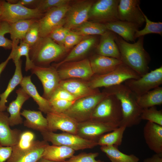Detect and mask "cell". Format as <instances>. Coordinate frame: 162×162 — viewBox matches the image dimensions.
Returning <instances> with one entry per match:
<instances>
[{
	"label": "cell",
	"instance_id": "cell-13",
	"mask_svg": "<svg viewBox=\"0 0 162 162\" xmlns=\"http://www.w3.org/2000/svg\"><path fill=\"white\" fill-rule=\"evenodd\" d=\"M69 6L68 4L52 8L38 20L40 37L48 36L54 29L64 26L65 17Z\"/></svg>",
	"mask_w": 162,
	"mask_h": 162
},
{
	"label": "cell",
	"instance_id": "cell-53",
	"mask_svg": "<svg viewBox=\"0 0 162 162\" xmlns=\"http://www.w3.org/2000/svg\"><path fill=\"white\" fill-rule=\"evenodd\" d=\"M2 13V9L1 6H0V17Z\"/></svg>",
	"mask_w": 162,
	"mask_h": 162
},
{
	"label": "cell",
	"instance_id": "cell-49",
	"mask_svg": "<svg viewBox=\"0 0 162 162\" xmlns=\"http://www.w3.org/2000/svg\"><path fill=\"white\" fill-rule=\"evenodd\" d=\"M12 147L4 146L0 144V162H4L10 157Z\"/></svg>",
	"mask_w": 162,
	"mask_h": 162
},
{
	"label": "cell",
	"instance_id": "cell-6",
	"mask_svg": "<svg viewBox=\"0 0 162 162\" xmlns=\"http://www.w3.org/2000/svg\"><path fill=\"white\" fill-rule=\"evenodd\" d=\"M109 93L100 92L77 99L63 113L78 123L90 120L97 105L110 95Z\"/></svg>",
	"mask_w": 162,
	"mask_h": 162
},
{
	"label": "cell",
	"instance_id": "cell-14",
	"mask_svg": "<svg viewBox=\"0 0 162 162\" xmlns=\"http://www.w3.org/2000/svg\"><path fill=\"white\" fill-rule=\"evenodd\" d=\"M31 70L32 74H35L41 82L44 89L43 97L48 100L58 87L61 80L57 69L54 66L34 65Z\"/></svg>",
	"mask_w": 162,
	"mask_h": 162
},
{
	"label": "cell",
	"instance_id": "cell-9",
	"mask_svg": "<svg viewBox=\"0 0 162 162\" xmlns=\"http://www.w3.org/2000/svg\"><path fill=\"white\" fill-rule=\"evenodd\" d=\"M124 82L136 97L141 96L162 84V66L148 72L138 79H129Z\"/></svg>",
	"mask_w": 162,
	"mask_h": 162
},
{
	"label": "cell",
	"instance_id": "cell-11",
	"mask_svg": "<svg viewBox=\"0 0 162 162\" xmlns=\"http://www.w3.org/2000/svg\"><path fill=\"white\" fill-rule=\"evenodd\" d=\"M119 0L95 1L90 9L88 20L103 24L119 20Z\"/></svg>",
	"mask_w": 162,
	"mask_h": 162
},
{
	"label": "cell",
	"instance_id": "cell-27",
	"mask_svg": "<svg viewBox=\"0 0 162 162\" xmlns=\"http://www.w3.org/2000/svg\"><path fill=\"white\" fill-rule=\"evenodd\" d=\"M21 115L26 119L23 123L26 127L40 133L47 130V120L40 111L24 110L21 112Z\"/></svg>",
	"mask_w": 162,
	"mask_h": 162
},
{
	"label": "cell",
	"instance_id": "cell-43",
	"mask_svg": "<svg viewBox=\"0 0 162 162\" xmlns=\"http://www.w3.org/2000/svg\"><path fill=\"white\" fill-rule=\"evenodd\" d=\"M10 33V24L5 21H0V47L6 49H11L12 42L5 37V34Z\"/></svg>",
	"mask_w": 162,
	"mask_h": 162
},
{
	"label": "cell",
	"instance_id": "cell-18",
	"mask_svg": "<svg viewBox=\"0 0 162 162\" xmlns=\"http://www.w3.org/2000/svg\"><path fill=\"white\" fill-rule=\"evenodd\" d=\"M97 36L98 35L85 37L74 46L63 60L56 64L55 66H54L56 68L65 63L76 61L82 57L93 48L95 47L96 48L99 40H98Z\"/></svg>",
	"mask_w": 162,
	"mask_h": 162
},
{
	"label": "cell",
	"instance_id": "cell-40",
	"mask_svg": "<svg viewBox=\"0 0 162 162\" xmlns=\"http://www.w3.org/2000/svg\"><path fill=\"white\" fill-rule=\"evenodd\" d=\"M69 0H39L36 8L43 14L57 7L69 4Z\"/></svg>",
	"mask_w": 162,
	"mask_h": 162
},
{
	"label": "cell",
	"instance_id": "cell-3",
	"mask_svg": "<svg viewBox=\"0 0 162 162\" xmlns=\"http://www.w3.org/2000/svg\"><path fill=\"white\" fill-rule=\"evenodd\" d=\"M67 51L64 46L57 44L49 36L40 37L30 47L29 57L34 65L46 67L59 59Z\"/></svg>",
	"mask_w": 162,
	"mask_h": 162
},
{
	"label": "cell",
	"instance_id": "cell-48",
	"mask_svg": "<svg viewBox=\"0 0 162 162\" xmlns=\"http://www.w3.org/2000/svg\"><path fill=\"white\" fill-rule=\"evenodd\" d=\"M39 0H10L7 2L11 3H18L31 9L36 8Z\"/></svg>",
	"mask_w": 162,
	"mask_h": 162
},
{
	"label": "cell",
	"instance_id": "cell-5",
	"mask_svg": "<svg viewBox=\"0 0 162 162\" xmlns=\"http://www.w3.org/2000/svg\"><path fill=\"white\" fill-rule=\"evenodd\" d=\"M110 94L97 105L90 119L118 127L122 118L121 103L116 96Z\"/></svg>",
	"mask_w": 162,
	"mask_h": 162
},
{
	"label": "cell",
	"instance_id": "cell-28",
	"mask_svg": "<svg viewBox=\"0 0 162 162\" xmlns=\"http://www.w3.org/2000/svg\"><path fill=\"white\" fill-rule=\"evenodd\" d=\"M75 151L64 146L50 145L46 146L41 158L57 162H64L74 155Z\"/></svg>",
	"mask_w": 162,
	"mask_h": 162
},
{
	"label": "cell",
	"instance_id": "cell-45",
	"mask_svg": "<svg viewBox=\"0 0 162 162\" xmlns=\"http://www.w3.org/2000/svg\"><path fill=\"white\" fill-rule=\"evenodd\" d=\"M52 109V112L63 113L68 109L75 101L61 99L49 100Z\"/></svg>",
	"mask_w": 162,
	"mask_h": 162
},
{
	"label": "cell",
	"instance_id": "cell-19",
	"mask_svg": "<svg viewBox=\"0 0 162 162\" xmlns=\"http://www.w3.org/2000/svg\"><path fill=\"white\" fill-rule=\"evenodd\" d=\"M8 114L0 111V144L12 147L18 142L22 131L10 128Z\"/></svg>",
	"mask_w": 162,
	"mask_h": 162
},
{
	"label": "cell",
	"instance_id": "cell-29",
	"mask_svg": "<svg viewBox=\"0 0 162 162\" xmlns=\"http://www.w3.org/2000/svg\"><path fill=\"white\" fill-rule=\"evenodd\" d=\"M21 59L14 62L15 69L14 75L10 79L5 91L0 94V111L4 112L7 108L6 104L7 98L16 87L20 84L23 77L22 71Z\"/></svg>",
	"mask_w": 162,
	"mask_h": 162
},
{
	"label": "cell",
	"instance_id": "cell-32",
	"mask_svg": "<svg viewBox=\"0 0 162 162\" xmlns=\"http://www.w3.org/2000/svg\"><path fill=\"white\" fill-rule=\"evenodd\" d=\"M37 20H22L10 24V34L12 46L18 45L22 40L31 26Z\"/></svg>",
	"mask_w": 162,
	"mask_h": 162
},
{
	"label": "cell",
	"instance_id": "cell-50",
	"mask_svg": "<svg viewBox=\"0 0 162 162\" xmlns=\"http://www.w3.org/2000/svg\"><path fill=\"white\" fill-rule=\"evenodd\" d=\"M143 162H162V154H155L151 157L145 159Z\"/></svg>",
	"mask_w": 162,
	"mask_h": 162
},
{
	"label": "cell",
	"instance_id": "cell-1",
	"mask_svg": "<svg viewBox=\"0 0 162 162\" xmlns=\"http://www.w3.org/2000/svg\"><path fill=\"white\" fill-rule=\"evenodd\" d=\"M138 38L137 41L130 43L116 34L115 41L122 62L141 76L148 72L151 59L144 47V36Z\"/></svg>",
	"mask_w": 162,
	"mask_h": 162
},
{
	"label": "cell",
	"instance_id": "cell-17",
	"mask_svg": "<svg viewBox=\"0 0 162 162\" xmlns=\"http://www.w3.org/2000/svg\"><path fill=\"white\" fill-rule=\"evenodd\" d=\"M46 118L48 130L54 132L59 130L76 135L78 123L65 114L50 112L46 114Z\"/></svg>",
	"mask_w": 162,
	"mask_h": 162
},
{
	"label": "cell",
	"instance_id": "cell-33",
	"mask_svg": "<svg viewBox=\"0 0 162 162\" xmlns=\"http://www.w3.org/2000/svg\"><path fill=\"white\" fill-rule=\"evenodd\" d=\"M137 103L142 109L160 105L162 104V87H158L136 97Z\"/></svg>",
	"mask_w": 162,
	"mask_h": 162
},
{
	"label": "cell",
	"instance_id": "cell-10",
	"mask_svg": "<svg viewBox=\"0 0 162 162\" xmlns=\"http://www.w3.org/2000/svg\"><path fill=\"white\" fill-rule=\"evenodd\" d=\"M56 69L61 80L80 79L88 81L94 75L88 58L66 62Z\"/></svg>",
	"mask_w": 162,
	"mask_h": 162
},
{
	"label": "cell",
	"instance_id": "cell-31",
	"mask_svg": "<svg viewBox=\"0 0 162 162\" xmlns=\"http://www.w3.org/2000/svg\"><path fill=\"white\" fill-rule=\"evenodd\" d=\"M48 144V142L44 140H38L32 149L17 156L10 157L7 162H37L42 158L45 149Z\"/></svg>",
	"mask_w": 162,
	"mask_h": 162
},
{
	"label": "cell",
	"instance_id": "cell-37",
	"mask_svg": "<svg viewBox=\"0 0 162 162\" xmlns=\"http://www.w3.org/2000/svg\"><path fill=\"white\" fill-rule=\"evenodd\" d=\"M84 37L101 35L107 30L104 24L87 21L77 28L72 30Z\"/></svg>",
	"mask_w": 162,
	"mask_h": 162
},
{
	"label": "cell",
	"instance_id": "cell-21",
	"mask_svg": "<svg viewBox=\"0 0 162 162\" xmlns=\"http://www.w3.org/2000/svg\"><path fill=\"white\" fill-rule=\"evenodd\" d=\"M145 142L155 154H162V126L147 122L143 129Z\"/></svg>",
	"mask_w": 162,
	"mask_h": 162
},
{
	"label": "cell",
	"instance_id": "cell-25",
	"mask_svg": "<svg viewBox=\"0 0 162 162\" xmlns=\"http://www.w3.org/2000/svg\"><path fill=\"white\" fill-rule=\"evenodd\" d=\"M17 97L7 107V110L9 113V117L10 126H14L23 123L20 110L24 103L30 98V96L21 87L16 91Z\"/></svg>",
	"mask_w": 162,
	"mask_h": 162
},
{
	"label": "cell",
	"instance_id": "cell-51",
	"mask_svg": "<svg viewBox=\"0 0 162 162\" xmlns=\"http://www.w3.org/2000/svg\"><path fill=\"white\" fill-rule=\"evenodd\" d=\"M10 60L8 57L4 61L0 64V75L6 67Z\"/></svg>",
	"mask_w": 162,
	"mask_h": 162
},
{
	"label": "cell",
	"instance_id": "cell-24",
	"mask_svg": "<svg viewBox=\"0 0 162 162\" xmlns=\"http://www.w3.org/2000/svg\"><path fill=\"white\" fill-rule=\"evenodd\" d=\"M94 75H100L115 70L122 63L120 59L96 54L89 59Z\"/></svg>",
	"mask_w": 162,
	"mask_h": 162
},
{
	"label": "cell",
	"instance_id": "cell-39",
	"mask_svg": "<svg viewBox=\"0 0 162 162\" xmlns=\"http://www.w3.org/2000/svg\"><path fill=\"white\" fill-rule=\"evenodd\" d=\"M141 119L162 126V110H158L155 106L143 109Z\"/></svg>",
	"mask_w": 162,
	"mask_h": 162
},
{
	"label": "cell",
	"instance_id": "cell-35",
	"mask_svg": "<svg viewBox=\"0 0 162 162\" xmlns=\"http://www.w3.org/2000/svg\"><path fill=\"white\" fill-rule=\"evenodd\" d=\"M100 149L105 153L111 162H139V158L134 154H125L116 147L111 146H101Z\"/></svg>",
	"mask_w": 162,
	"mask_h": 162
},
{
	"label": "cell",
	"instance_id": "cell-4",
	"mask_svg": "<svg viewBox=\"0 0 162 162\" xmlns=\"http://www.w3.org/2000/svg\"><path fill=\"white\" fill-rule=\"evenodd\" d=\"M141 76L123 63L120 64L115 70L107 74L94 75L87 81L88 86L92 89L105 88L122 83L130 79H137Z\"/></svg>",
	"mask_w": 162,
	"mask_h": 162
},
{
	"label": "cell",
	"instance_id": "cell-34",
	"mask_svg": "<svg viewBox=\"0 0 162 162\" xmlns=\"http://www.w3.org/2000/svg\"><path fill=\"white\" fill-rule=\"evenodd\" d=\"M30 46L28 44L20 41L18 45L12 46L11 52L8 57L10 60L12 59L14 62L21 59V56L26 57L25 70L27 71L31 70L34 66L30 58Z\"/></svg>",
	"mask_w": 162,
	"mask_h": 162
},
{
	"label": "cell",
	"instance_id": "cell-20",
	"mask_svg": "<svg viewBox=\"0 0 162 162\" xmlns=\"http://www.w3.org/2000/svg\"><path fill=\"white\" fill-rule=\"evenodd\" d=\"M116 34L108 30L100 36L95 49L97 54L120 59V52L115 41Z\"/></svg>",
	"mask_w": 162,
	"mask_h": 162
},
{
	"label": "cell",
	"instance_id": "cell-54",
	"mask_svg": "<svg viewBox=\"0 0 162 162\" xmlns=\"http://www.w3.org/2000/svg\"><path fill=\"white\" fill-rule=\"evenodd\" d=\"M2 1H0V6H1V5Z\"/></svg>",
	"mask_w": 162,
	"mask_h": 162
},
{
	"label": "cell",
	"instance_id": "cell-36",
	"mask_svg": "<svg viewBox=\"0 0 162 162\" xmlns=\"http://www.w3.org/2000/svg\"><path fill=\"white\" fill-rule=\"evenodd\" d=\"M126 128L124 126H118L110 132L104 134L98 140V145L114 146L118 148L122 143L124 133Z\"/></svg>",
	"mask_w": 162,
	"mask_h": 162
},
{
	"label": "cell",
	"instance_id": "cell-16",
	"mask_svg": "<svg viewBox=\"0 0 162 162\" xmlns=\"http://www.w3.org/2000/svg\"><path fill=\"white\" fill-rule=\"evenodd\" d=\"M139 0H119L118 6L119 20L131 22L141 27L145 22L144 13Z\"/></svg>",
	"mask_w": 162,
	"mask_h": 162
},
{
	"label": "cell",
	"instance_id": "cell-26",
	"mask_svg": "<svg viewBox=\"0 0 162 162\" xmlns=\"http://www.w3.org/2000/svg\"><path fill=\"white\" fill-rule=\"evenodd\" d=\"M31 77L30 76L23 77L20 84L21 87L36 102L40 111L46 114L51 112L49 101L39 94L35 86L32 82Z\"/></svg>",
	"mask_w": 162,
	"mask_h": 162
},
{
	"label": "cell",
	"instance_id": "cell-2",
	"mask_svg": "<svg viewBox=\"0 0 162 162\" xmlns=\"http://www.w3.org/2000/svg\"><path fill=\"white\" fill-rule=\"evenodd\" d=\"M103 92L115 95L120 101L122 118L119 126L127 128L140 123L143 109L137 103L136 96L124 84L122 83L106 88Z\"/></svg>",
	"mask_w": 162,
	"mask_h": 162
},
{
	"label": "cell",
	"instance_id": "cell-52",
	"mask_svg": "<svg viewBox=\"0 0 162 162\" xmlns=\"http://www.w3.org/2000/svg\"><path fill=\"white\" fill-rule=\"evenodd\" d=\"M37 162H57L54 161L43 158H40Z\"/></svg>",
	"mask_w": 162,
	"mask_h": 162
},
{
	"label": "cell",
	"instance_id": "cell-47",
	"mask_svg": "<svg viewBox=\"0 0 162 162\" xmlns=\"http://www.w3.org/2000/svg\"><path fill=\"white\" fill-rule=\"evenodd\" d=\"M77 98L65 89L58 86L52 95L49 100L61 99L75 101Z\"/></svg>",
	"mask_w": 162,
	"mask_h": 162
},
{
	"label": "cell",
	"instance_id": "cell-42",
	"mask_svg": "<svg viewBox=\"0 0 162 162\" xmlns=\"http://www.w3.org/2000/svg\"><path fill=\"white\" fill-rule=\"evenodd\" d=\"M99 155L98 152L81 153L77 155H74L64 162H104L100 160L96 159Z\"/></svg>",
	"mask_w": 162,
	"mask_h": 162
},
{
	"label": "cell",
	"instance_id": "cell-38",
	"mask_svg": "<svg viewBox=\"0 0 162 162\" xmlns=\"http://www.w3.org/2000/svg\"><path fill=\"white\" fill-rule=\"evenodd\" d=\"M144 16L146 22L145 26L142 29L139 30L136 32L134 36L135 39L136 40L140 37L150 34H156L162 35V22L151 21L144 14Z\"/></svg>",
	"mask_w": 162,
	"mask_h": 162
},
{
	"label": "cell",
	"instance_id": "cell-12",
	"mask_svg": "<svg viewBox=\"0 0 162 162\" xmlns=\"http://www.w3.org/2000/svg\"><path fill=\"white\" fill-rule=\"evenodd\" d=\"M95 1L79 0L70 5L65 17L63 26L73 30L88 21L90 9Z\"/></svg>",
	"mask_w": 162,
	"mask_h": 162
},
{
	"label": "cell",
	"instance_id": "cell-22",
	"mask_svg": "<svg viewBox=\"0 0 162 162\" xmlns=\"http://www.w3.org/2000/svg\"><path fill=\"white\" fill-rule=\"evenodd\" d=\"M104 24L107 30L114 33L128 42H135V34L140 27L136 24L119 20Z\"/></svg>",
	"mask_w": 162,
	"mask_h": 162
},
{
	"label": "cell",
	"instance_id": "cell-41",
	"mask_svg": "<svg viewBox=\"0 0 162 162\" xmlns=\"http://www.w3.org/2000/svg\"><path fill=\"white\" fill-rule=\"evenodd\" d=\"M40 38L37 20L31 26L22 41L28 44L31 47L36 44Z\"/></svg>",
	"mask_w": 162,
	"mask_h": 162
},
{
	"label": "cell",
	"instance_id": "cell-46",
	"mask_svg": "<svg viewBox=\"0 0 162 162\" xmlns=\"http://www.w3.org/2000/svg\"><path fill=\"white\" fill-rule=\"evenodd\" d=\"M85 37L70 30L65 38L64 46L68 50L80 43Z\"/></svg>",
	"mask_w": 162,
	"mask_h": 162
},
{
	"label": "cell",
	"instance_id": "cell-7",
	"mask_svg": "<svg viewBox=\"0 0 162 162\" xmlns=\"http://www.w3.org/2000/svg\"><path fill=\"white\" fill-rule=\"evenodd\" d=\"M40 133L43 140L50 142L52 145L65 146L75 151L91 149L98 145L97 141L87 140L69 133H56L47 130Z\"/></svg>",
	"mask_w": 162,
	"mask_h": 162
},
{
	"label": "cell",
	"instance_id": "cell-15",
	"mask_svg": "<svg viewBox=\"0 0 162 162\" xmlns=\"http://www.w3.org/2000/svg\"><path fill=\"white\" fill-rule=\"evenodd\" d=\"M118 127L111 123L90 119L78 123L76 135L84 139L97 142L102 136Z\"/></svg>",
	"mask_w": 162,
	"mask_h": 162
},
{
	"label": "cell",
	"instance_id": "cell-30",
	"mask_svg": "<svg viewBox=\"0 0 162 162\" xmlns=\"http://www.w3.org/2000/svg\"><path fill=\"white\" fill-rule=\"evenodd\" d=\"M38 140H36L35 134L29 130L22 132L17 143L12 147L10 157H15L32 149Z\"/></svg>",
	"mask_w": 162,
	"mask_h": 162
},
{
	"label": "cell",
	"instance_id": "cell-8",
	"mask_svg": "<svg viewBox=\"0 0 162 162\" xmlns=\"http://www.w3.org/2000/svg\"><path fill=\"white\" fill-rule=\"evenodd\" d=\"M2 13L0 21L11 23L22 20H39L44 15L37 9H31L18 3L2 1L1 5Z\"/></svg>",
	"mask_w": 162,
	"mask_h": 162
},
{
	"label": "cell",
	"instance_id": "cell-44",
	"mask_svg": "<svg viewBox=\"0 0 162 162\" xmlns=\"http://www.w3.org/2000/svg\"><path fill=\"white\" fill-rule=\"evenodd\" d=\"M70 30L63 26H60L52 30L48 36L57 44L64 46L65 38Z\"/></svg>",
	"mask_w": 162,
	"mask_h": 162
},
{
	"label": "cell",
	"instance_id": "cell-23",
	"mask_svg": "<svg viewBox=\"0 0 162 162\" xmlns=\"http://www.w3.org/2000/svg\"><path fill=\"white\" fill-rule=\"evenodd\" d=\"M59 86L65 89L77 99L100 92L98 88H91L88 86L87 81L76 79L62 80Z\"/></svg>",
	"mask_w": 162,
	"mask_h": 162
}]
</instances>
